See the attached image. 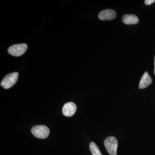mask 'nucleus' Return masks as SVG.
Masks as SVG:
<instances>
[{
  "label": "nucleus",
  "instance_id": "1",
  "mask_svg": "<svg viewBox=\"0 0 155 155\" xmlns=\"http://www.w3.org/2000/svg\"><path fill=\"white\" fill-rule=\"evenodd\" d=\"M104 144L107 151L110 155H117L118 140L114 137H109L104 141Z\"/></svg>",
  "mask_w": 155,
  "mask_h": 155
},
{
  "label": "nucleus",
  "instance_id": "2",
  "mask_svg": "<svg viewBox=\"0 0 155 155\" xmlns=\"http://www.w3.org/2000/svg\"><path fill=\"white\" fill-rule=\"evenodd\" d=\"M31 131L35 137L40 139L47 138L49 135L50 132L48 127L42 125L34 126Z\"/></svg>",
  "mask_w": 155,
  "mask_h": 155
},
{
  "label": "nucleus",
  "instance_id": "3",
  "mask_svg": "<svg viewBox=\"0 0 155 155\" xmlns=\"http://www.w3.org/2000/svg\"><path fill=\"white\" fill-rule=\"evenodd\" d=\"M19 74L17 72L10 73L5 76L1 82V86L5 89L11 88L17 82Z\"/></svg>",
  "mask_w": 155,
  "mask_h": 155
},
{
  "label": "nucleus",
  "instance_id": "4",
  "mask_svg": "<svg viewBox=\"0 0 155 155\" xmlns=\"http://www.w3.org/2000/svg\"><path fill=\"white\" fill-rule=\"evenodd\" d=\"M28 46L25 44L14 45L8 49L9 54L15 57H19L23 55L27 51Z\"/></svg>",
  "mask_w": 155,
  "mask_h": 155
},
{
  "label": "nucleus",
  "instance_id": "5",
  "mask_svg": "<svg viewBox=\"0 0 155 155\" xmlns=\"http://www.w3.org/2000/svg\"><path fill=\"white\" fill-rule=\"evenodd\" d=\"M116 17V11L112 9H107L100 12L98 14V18L102 21L113 20Z\"/></svg>",
  "mask_w": 155,
  "mask_h": 155
},
{
  "label": "nucleus",
  "instance_id": "6",
  "mask_svg": "<svg viewBox=\"0 0 155 155\" xmlns=\"http://www.w3.org/2000/svg\"><path fill=\"white\" fill-rule=\"evenodd\" d=\"M76 109L77 107L74 103H66L63 107V114L67 117H71L75 114Z\"/></svg>",
  "mask_w": 155,
  "mask_h": 155
},
{
  "label": "nucleus",
  "instance_id": "7",
  "mask_svg": "<svg viewBox=\"0 0 155 155\" xmlns=\"http://www.w3.org/2000/svg\"><path fill=\"white\" fill-rule=\"evenodd\" d=\"M152 82V79L148 73L146 72L143 75L140 81L139 88L140 89L146 88Z\"/></svg>",
  "mask_w": 155,
  "mask_h": 155
},
{
  "label": "nucleus",
  "instance_id": "8",
  "mask_svg": "<svg viewBox=\"0 0 155 155\" xmlns=\"http://www.w3.org/2000/svg\"><path fill=\"white\" fill-rule=\"evenodd\" d=\"M122 21L126 25L137 24L139 22L137 16L133 14H125L122 17Z\"/></svg>",
  "mask_w": 155,
  "mask_h": 155
},
{
  "label": "nucleus",
  "instance_id": "9",
  "mask_svg": "<svg viewBox=\"0 0 155 155\" xmlns=\"http://www.w3.org/2000/svg\"><path fill=\"white\" fill-rule=\"evenodd\" d=\"M90 150L92 155H103L99 147L94 142H91L89 145Z\"/></svg>",
  "mask_w": 155,
  "mask_h": 155
},
{
  "label": "nucleus",
  "instance_id": "10",
  "mask_svg": "<svg viewBox=\"0 0 155 155\" xmlns=\"http://www.w3.org/2000/svg\"><path fill=\"white\" fill-rule=\"evenodd\" d=\"M155 2V0H146L145 1V4L146 5H150L154 3Z\"/></svg>",
  "mask_w": 155,
  "mask_h": 155
},
{
  "label": "nucleus",
  "instance_id": "11",
  "mask_svg": "<svg viewBox=\"0 0 155 155\" xmlns=\"http://www.w3.org/2000/svg\"><path fill=\"white\" fill-rule=\"evenodd\" d=\"M154 74L155 75V57L154 58Z\"/></svg>",
  "mask_w": 155,
  "mask_h": 155
}]
</instances>
